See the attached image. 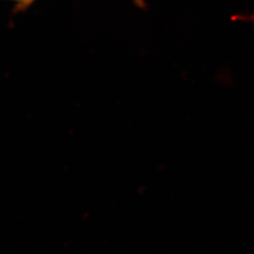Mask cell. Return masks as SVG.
Here are the masks:
<instances>
[{
    "instance_id": "cell-1",
    "label": "cell",
    "mask_w": 254,
    "mask_h": 254,
    "mask_svg": "<svg viewBox=\"0 0 254 254\" xmlns=\"http://www.w3.org/2000/svg\"><path fill=\"white\" fill-rule=\"evenodd\" d=\"M16 4V10H24L27 9L35 0H9Z\"/></svg>"
},
{
    "instance_id": "cell-2",
    "label": "cell",
    "mask_w": 254,
    "mask_h": 254,
    "mask_svg": "<svg viewBox=\"0 0 254 254\" xmlns=\"http://www.w3.org/2000/svg\"><path fill=\"white\" fill-rule=\"evenodd\" d=\"M134 1L136 2V4L137 6L143 7V5H144V4H143V1H142V0H134Z\"/></svg>"
}]
</instances>
